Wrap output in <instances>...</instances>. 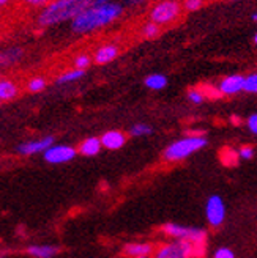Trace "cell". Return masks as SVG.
Returning a JSON list of instances; mask_svg holds the SVG:
<instances>
[{
  "instance_id": "e575fe53",
  "label": "cell",
  "mask_w": 257,
  "mask_h": 258,
  "mask_svg": "<svg viewBox=\"0 0 257 258\" xmlns=\"http://www.w3.org/2000/svg\"><path fill=\"white\" fill-rule=\"evenodd\" d=\"M105 4H109V0H95L93 5H105Z\"/></svg>"
},
{
  "instance_id": "8fae6325",
  "label": "cell",
  "mask_w": 257,
  "mask_h": 258,
  "mask_svg": "<svg viewBox=\"0 0 257 258\" xmlns=\"http://www.w3.org/2000/svg\"><path fill=\"white\" fill-rule=\"evenodd\" d=\"M120 52H122V49L117 44H102L95 50L93 61L96 64H108L117 58L120 55Z\"/></svg>"
},
{
  "instance_id": "30bf717a",
  "label": "cell",
  "mask_w": 257,
  "mask_h": 258,
  "mask_svg": "<svg viewBox=\"0 0 257 258\" xmlns=\"http://www.w3.org/2000/svg\"><path fill=\"white\" fill-rule=\"evenodd\" d=\"M220 92L224 96H230V95H235L238 92H241L245 88V76L241 74H234V76H227L220 82Z\"/></svg>"
},
{
  "instance_id": "60d3db41",
  "label": "cell",
  "mask_w": 257,
  "mask_h": 258,
  "mask_svg": "<svg viewBox=\"0 0 257 258\" xmlns=\"http://www.w3.org/2000/svg\"><path fill=\"white\" fill-rule=\"evenodd\" d=\"M220 2H223V0H220Z\"/></svg>"
},
{
  "instance_id": "44dd1931",
  "label": "cell",
  "mask_w": 257,
  "mask_h": 258,
  "mask_svg": "<svg viewBox=\"0 0 257 258\" xmlns=\"http://www.w3.org/2000/svg\"><path fill=\"white\" fill-rule=\"evenodd\" d=\"M85 71L84 70H71V71H67V73H63L59 76V79H57V84H70V82H74V81H78L81 79V77H84Z\"/></svg>"
},
{
  "instance_id": "f546056e",
  "label": "cell",
  "mask_w": 257,
  "mask_h": 258,
  "mask_svg": "<svg viewBox=\"0 0 257 258\" xmlns=\"http://www.w3.org/2000/svg\"><path fill=\"white\" fill-rule=\"evenodd\" d=\"M215 258H235L234 252L227 249V247H221V249H218L215 252Z\"/></svg>"
},
{
  "instance_id": "ab89813d",
  "label": "cell",
  "mask_w": 257,
  "mask_h": 258,
  "mask_svg": "<svg viewBox=\"0 0 257 258\" xmlns=\"http://www.w3.org/2000/svg\"><path fill=\"white\" fill-rule=\"evenodd\" d=\"M232 2H237V0H232Z\"/></svg>"
},
{
  "instance_id": "74e56055",
  "label": "cell",
  "mask_w": 257,
  "mask_h": 258,
  "mask_svg": "<svg viewBox=\"0 0 257 258\" xmlns=\"http://www.w3.org/2000/svg\"><path fill=\"white\" fill-rule=\"evenodd\" d=\"M252 19H254V21L257 22V15H254V16H252Z\"/></svg>"
},
{
  "instance_id": "277c9868",
  "label": "cell",
  "mask_w": 257,
  "mask_h": 258,
  "mask_svg": "<svg viewBox=\"0 0 257 258\" xmlns=\"http://www.w3.org/2000/svg\"><path fill=\"white\" fill-rule=\"evenodd\" d=\"M183 4L182 0H160L157 5L148 13V18L151 22H157L160 25H171L180 21L183 15Z\"/></svg>"
},
{
  "instance_id": "cb8c5ba5",
  "label": "cell",
  "mask_w": 257,
  "mask_h": 258,
  "mask_svg": "<svg viewBox=\"0 0 257 258\" xmlns=\"http://www.w3.org/2000/svg\"><path fill=\"white\" fill-rule=\"evenodd\" d=\"M90 64H92V57L87 55V54H79V55H76L74 60H73V67L76 70H87Z\"/></svg>"
},
{
  "instance_id": "ffe728a7",
  "label": "cell",
  "mask_w": 257,
  "mask_h": 258,
  "mask_svg": "<svg viewBox=\"0 0 257 258\" xmlns=\"http://www.w3.org/2000/svg\"><path fill=\"white\" fill-rule=\"evenodd\" d=\"M144 84L150 90H163L166 85H168V79H166V76H163V74H150Z\"/></svg>"
},
{
  "instance_id": "e0dca14e",
  "label": "cell",
  "mask_w": 257,
  "mask_h": 258,
  "mask_svg": "<svg viewBox=\"0 0 257 258\" xmlns=\"http://www.w3.org/2000/svg\"><path fill=\"white\" fill-rule=\"evenodd\" d=\"M161 33H163L161 25L157 22L148 21L140 25V35H142V38H145V40H157Z\"/></svg>"
},
{
  "instance_id": "d6a6232c",
  "label": "cell",
  "mask_w": 257,
  "mask_h": 258,
  "mask_svg": "<svg viewBox=\"0 0 257 258\" xmlns=\"http://www.w3.org/2000/svg\"><path fill=\"white\" fill-rule=\"evenodd\" d=\"M142 2H147V0H126L128 5H137V4H142Z\"/></svg>"
},
{
  "instance_id": "484cf974",
  "label": "cell",
  "mask_w": 257,
  "mask_h": 258,
  "mask_svg": "<svg viewBox=\"0 0 257 258\" xmlns=\"http://www.w3.org/2000/svg\"><path fill=\"white\" fill-rule=\"evenodd\" d=\"M243 90L248 93H257V73L245 77V88Z\"/></svg>"
},
{
  "instance_id": "1f68e13d",
  "label": "cell",
  "mask_w": 257,
  "mask_h": 258,
  "mask_svg": "<svg viewBox=\"0 0 257 258\" xmlns=\"http://www.w3.org/2000/svg\"><path fill=\"white\" fill-rule=\"evenodd\" d=\"M248 127L252 134H257V113L251 115V117L248 118Z\"/></svg>"
},
{
  "instance_id": "7c38bea8",
  "label": "cell",
  "mask_w": 257,
  "mask_h": 258,
  "mask_svg": "<svg viewBox=\"0 0 257 258\" xmlns=\"http://www.w3.org/2000/svg\"><path fill=\"white\" fill-rule=\"evenodd\" d=\"M101 144L108 150H119L126 144V136L122 131H108L101 136Z\"/></svg>"
},
{
  "instance_id": "d6986e66",
  "label": "cell",
  "mask_w": 257,
  "mask_h": 258,
  "mask_svg": "<svg viewBox=\"0 0 257 258\" xmlns=\"http://www.w3.org/2000/svg\"><path fill=\"white\" fill-rule=\"evenodd\" d=\"M22 57L21 49H11V50H4L0 52V67H8V64L18 61Z\"/></svg>"
},
{
  "instance_id": "52a82bcc",
  "label": "cell",
  "mask_w": 257,
  "mask_h": 258,
  "mask_svg": "<svg viewBox=\"0 0 257 258\" xmlns=\"http://www.w3.org/2000/svg\"><path fill=\"white\" fill-rule=\"evenodd\" d=\"M205 216L212 227H220L226 219V205L220 196H212L205 203Z\"/></svg>"
},
{
  "instance_id": "4fadbf2b",
  "label": "cell",
  "mask_w": 257,
  "mask_h": 258,
  "mask_svg": "<svg viewBox=\"0 0 257 258\" xmlns=\"http://www.w3.org/2000/svg\"><path fill=\"white\" fill-rule=\"evenodd\" d=\"M27 253L33 258H54L59 253V247L50 244H38V246H29Z\"/></svg>"
},
{
  "instance_id": "5b68a950",
  "label": "cell",
  "mask_w": 257,
  "mask_h": 258,
  "mask_svg": "<svg viewBox=\"0 0 257 258\" xmlns=\"http://www.w3.org/2000/svg\"><path fill=\"white\" fill-rule=\"evenodd\" d=\"M203 252H205V246H197V244L185 239H177L175 242L158 249L155 258H192V256H202Z\"/></svg>"
},
{
  "instance_id": "d590c367",
  "label": "cell",
  "mask_w": 257,
  "mask_h": 258,
  "mask_svg": "<svg viewBox=\"0 0 257 258\" xmlns=\"http://www.w3.org/2000/svg\"><path fill=\"white\" fill-rule=\"evenodd\" d=\"M8 2V0H0V5H5Z\"/></svg>"
},
{
  "instance_id": "603a6c76",
  "label": "cell",
  "mask_w": 257,
  "mask_h": 258,
  "mask_svg": "<svg viewBox=\"0 0 257 258\" xmlns=\"http://www.w3.org/2000/svg\"><path fill=\"white\" fill-rule=\"evenodd\" d=\"M44 88H46V79L44 77H40V76L33 77V79L27 84V90L30 93H40Z\"/></svg>"
},
{
  "instance_id": "ac0fdd59",
  "label": "cell",
  "mask_w": 257,
  "mask_h": 258,
  "mask_svg": "<svg viewBox=\"0 0 257 258\" xmlns=\"http://www.w3.org/2000/svg\"><path fill=\"white\" fill-rule=\"evenodd\" d=\"M220 159L226 167H235L238 164V159H240V153L226 147L220 151Z\"/></svg>"
},
{
  "instance_id": "7a4b0ae2",
  "label": "cell",
  "mask_w": 257,
  "mask_h": 258,
  "mask_svg": "<svg viewBox=\"0 0 257 258\" xmlns=\"http://www.w3.org/2000/svg\"><path fill=\"white\" fill-rule=\"evenodd\" d=\"M95 0H54L49 4L40 16H38V25L49 27L68 19L78 18L81 13L93 5Z\"/></svg>"
},
{
  "instance_id": "3957f363",
  "label": "cell",
  "mask_w": 257,
  "mask_h": 258,
  "mask_svg": "<svg viewBox=\"0 0 257 258\" xmlns=\"http://www.w3.org/2000/svg\"><path fill=\"white\" fill-rule=\"evenodd\" d=\"M205 145H207V139L203 136H188L185 139H180V140L174 142V144H171L164 150L163 158L169 162L182 161V159L191 156L192 153L202 150Z\"/></svg>"
},
{
  "instance_id": "2e32d148",
  "label": "cell",
  "mask_w": 257,
  "mask_h": 258,
  "mask_svg": "<svg viewBox=\"0 0 257 258\" xmlns=\"http://www.w3.org/2000/svg\"><path fill=\"white\" fill-rule=\"evenodd\" d=\"M153 247L150 244H142V242H134V244H126L125 246V255L128 256H148L151 253Z\"/></svg>"
},
{
  "instance_id": "f35d334b",
  "label": "cell",
  "mask_w": 257,
  "mask_h": 258,
  "mask_svg": "<svg viewBox=\"0 0 257 258\" xmlns=\"http://www.w3.org/2000/svg\"><path fill=\"white\" fill-rule=\"evenodd\" d=\"M2 102H4V101H0V104H2Z\"/></svg>"
},
{
  "instance_id": "f1b7e54d",
  "label": "cell",
  "mask_w": 257,
  "mask_h": 258,
  "mask_svg": "<svg viewBox=\"0 0 257 258\" xmlns=\"http://www.w3.org/2000/svg\"><path fill=\"white\" fill-rule=\"evenodd\" d=\"M238 153H240V158L241 159H252V156H254V148L251 145H243Z\"/></svg>"
},
{
  "instance_id": "8992f818",
  "label": "cell",
  "mask_w": 257,
  "mask_h": 258,
  "mask_svg": "<svg viewBox=\"0 0 257 258\" xmlns=\"http://www.w3.org/2000/svg\"><path fill=\"white\" fill-rule=\"evenodd\" d=\"M163 231L168 236L194 242L197 246H205V244H207V231L202 228H197V227H185V225L169 222V224L163 225Z\"/></svg>"
},
{
  "instance_id": "4316f807",
  "label": "cell",
  "mask_w": 257,
  "mask_h": 258,
  "mask_svg": "<svg viewBox=\"0 0 257 258\" xmlns=\"http://www.w3.org/2000/svg\"><path fill=\"white\" fill-rule=\"evenodd\" d=\"M148 134H151V127L148 124H136L131 127V136L134 137H142Z\"/></svg>"
},
{
  "instance_id": "6da1fadb",
  "label": "cell",
  "mask_w": 257,
  "mask_h": 258,
  "mask_svg": "<svg viewBox=\"0 0 257 258\" xmlns=\"http://www.w3.org/2000/svg\"><path fill=\"white\" fill-rule=\"evenodd\" d=\"M123 11V7L119 4H105L92 5L87 8L78 18L73 19V30L78 33L92 32L102 25H108L117 19Z\"/></svg>"
},
{
  "instance_id": "9a60e30c",
  "label": "cell",
  "mask_w": 257,
  "mask_h": 258,
  "mask_svg": "<svg viewBox=\"0 0 257 258\" xmlns=\"http://www.w3.org/2000/svg\"><path fill=\"white\" fill-rule=\"evenodd\" d=\"M19 93L18 85L8 81V79H0V101H11L15 99Z\"/></svg>"
},
{
  "instance_id": "ba28073f",
  "label": "cell",
  "mask_w": 257,
  "mask_h": 258,
  "mask_svg": "<svg viewBox=\"0 0 257 258\" xmlns=\"http://www.w3.org/2000/svg\"><path fill=\"white\" fill-rule=\"evenodd\" d=\"M78 154L73 147L68 145H53L44 151V161L49 164H65L74 159Z\"/></svg>"
},
{
  "instance_id": "5bb4252c",
  "label": "cell",
  "mask_w": 257,
  "mask_h": 258,
  "mask_svg": "<svg viewBox=\"0 0 257 258\" xmlns=\"http://www.w3.org/2000/svg\"><path fill=\"white\" fill-rule=\"evenodd\" d=\"M101 148H102L101 139H98V137H88L79 145V153L82 154V156H96Z\"/></svg>"
},
{
  "instance_id": "4dcf8cb0",
  "label": "cell",
  "mask_w": 257,
  "mask_h": 258,
  "mask_svg": "<svg viewBox=\"0 0 257 258\" xmlns=\"http://www.w3.org/2000/svg\"><path fill=\"white\" fill-rule=\"evenodd\" d=\"M50 0H24V4H27L29 7L38 8V7H47Z\"/></svg>"
},
{
  "instance_id": "7402d4cb",
  "label": "cell",
  "mask_w": 257,
  "mask_h": 258,
  "mask_svg": "<svg viewBox=\"0 0 257 258\" xmlns=\"http://www.w3.org/2000/svg\"><path fill=\"white\" fill-rule=\"evenodd\" d=\"M199 92L203 95V96H207L209 99H218V98H223L224 95L220 92V88H215L213 85H207V84H202L197 87Z\"/></svg>"
},
{
  "instance_id": "d4e9b609",
  "label": "cell",
  "mask_w": 257,
  "mask_h": 258,
  "mask_svg": "<svg viewBox=\"0 0 257 258\" xmlns=\"http://www.w3.org/2000/svg\"><path fill=\"white\" fill-rule=\"evenodd\" d=\"M182 4H183L185 11L192 13V11L200 10L205 4H207V0H182Z\"/></svg>"
},
{
  "instance_id": "8d00e7d4",
  "label": "cell",
  "mask_w": 257,
  "mask_h": 258,
  "mask_svg": "<svg viewBox=\"0 0 257 258\" xmlns=\"http://www.w3.org/2000/svg\"><path fill=\"white\" fill-rule=\"evenodd\" d=\"M254 43H255V44H257V33H255V35H254Z\"/></svg>"
},
{
  "instance_id": "9c48e42d",
  "label": "cell",
  "mask_w": 257,
  "mask_h": 258,
  "mask_svg": "<svg viewBox=\"0 0 257 258\" xmlns=\"http://www.w3.org/2000/svg\"><path fill=\"white\" fill-rule=\"evenodd\" d=\"M54 145V137H44L40 140H32V142H25L18 147V153L24 154V156H32L36 153H44L49 147Z\"/></svg>"
},
{
  "instance_id": "836d02e7",
  "label": "cell",
  "mask_w": 257,
  "mask_h": 258,
  "mask_svg": "<svg viewBox=\"0 0 257 258\" xmlns=\"http://www.w3.org/2000/svg\"><path fill=\"white\" fill-rule=\"evenodd\" d=\"M230 121H232L235 126H238V124H241V120L238 118V117H235V115H232V118H230Z\"/></svg>"
},
{
  "instance_id": "83f0119b",
  "label": "cell",
  "mask_w": 257,
  "mask_h": 258,
  "mask_svg": "<svg viewBox=\"0 0 257 258\" xmlns=\"http://www.w3.org/2000/svg\"><path fill=\"white\" fill-rule=\"evenodd\" d=\"M188 98L191 102H194V104H200V102H203V95L199 92L197 88H189V92H188Z\"/></svg>"
}]
</instances>
